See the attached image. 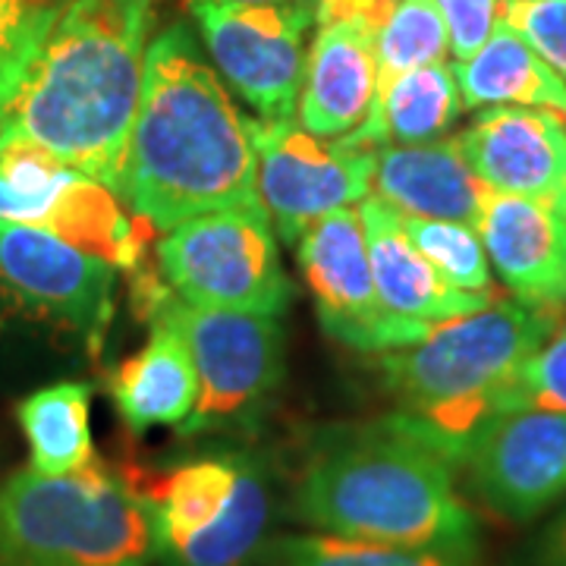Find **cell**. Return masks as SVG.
<instances>
[{
  "instance_id": "6da1fadb",
  "label": "cell",
  "mask_w": 566,
  "mask_h": 566,
  "mask_svg": "<svg viewBox=\"0 0 566 566\" xmlns=\"http://www.w3.org/2000/svg\"><path fill=\"white\" fill-rule=\"evenodd\" d=\"M114 192L155 233L221 208H264L252 120L182 22L158 32L145 51L139 107Z\"/></svg>"
},
{
  "instance_id": "7a4b0ae2",
  "label": "cell",
  "mask_w": 566,
  "mask_h": 566,
  "mask_svg": "<svg viewBox=\"0 0 566 566\" xmlns=\"http://www.w3.org/2000/svg\"><path fill=\"white\" fill-rule=\"evenodd\" d=\"M161 0H63L0 107V129L117 189Z\"/></svg>"
},
{
  "instance_id": "3957f363",
  "label": "cell",
  "mask_w": 566,
  "mask_h": 566,
  "mask_svg": "<svg viewBox=\"0 0 566 566\" xmlns=\"http://www.w3.org/2000/svg\"><path fill=\"white\" fill-rule=\"evenodd\" d=\"M457 472L409 412L331 428L312 441L290 516L322 535L479 557L482 528Z\"/></svg>"
},
{
  "instance_id": "277c9868",
  "label": "cell",
  "mask_w": 566,
  "mask_h": 566,
  "mask_svg": "<svg viewBox=\"0 0 566 566\" xmlns=\"http://www.w3.org/2000/svg\"><path fill=\"white\" fill-rule=\"evenodd\" d=\"M554 331L557 312L501 300L434 324L424 340L385 356L381 371L403 412L460 469L469 438L494 412H504L523 363Z\"/></svg>"
},
{
  "instance_id": "5b68a950",
  "label": "cell",
  "mask_w": 566,
  "mask_h": 566,
  "mask_svg": "<svg viewBox=\"0 0 566 566\" xmlns=\"http://www.w3.org/2000/svg\"><path fill=\"white\" fill-rule=\"evenodd\" d=\"M155 526L129 475L102 460L0 482V566H151Z\"/></svg>"
},
{
  "instance_id": "8992f818",
  "label": "cell",
  "mask_w": 566,
  "mask_h": 566,
  "mask_svg": "<svg viewBox=\"0 0 566 566\" xmlns=\"http://www.w3.org/2000/svg\"><path fill=\"white\" fill-rule=\"evenodd\" d=\"M158 268L180 300L202 308L281 318L293 296L264 208H221L177 223L158 243Z\"/></svg>"
},
{
  "instance_id": "52a82bcc",
  "label": "cell",
  "mask_w": 566,
  "mask_h": 566,
  "mask_svg": "<svg viewBox=\"0 0 566 566\" xmlns=\"http://www.w3.org/2000/svg\"><path fill=\"white\" fill-rule=\"evenodd\" d=\"M158 315L180 331L199 375V403L180 424L182 438L249 422L283 375L281 318L202 308L180 300L174 290L151 318Z\"/></svg>"
},
{
  "instance_id": "ba28073f",
  "label": "cell",
  "mask_w": 566,
  "mask_h": 566,
  "mask_svg": "<svg viewBox=\"0 0 566 566\" xmlns=\"http://www.w3.org/2000/svg\"><path fill=\"white\" fill-rule=\"evenodd\" d=\"M189 10L223 82L262 120H293L315 7L192 0Z\"/></svg>"
},
{
  "instance_id": "9c48e42d",
  "label": "cell",
  "mask_w": 566,
  "mask_h": 566,
  "mask_svg": "<svg viewBox=\"0 0 566 566\" xmlns=\"http://www.w3.org/2000/svg\"><path fill=\"white\" fill-rule=\"evenodd\" d=\"M252 145L259 199L286 245L324 214L365 202L375 186L378 148L322 139L293 120H252Z\"/></svg>"
},
{
  "instance_id": "30bf717a",
  "label": "cell",
  "mask_w": 566,
  "mask_h": 566,
  "mask_svg": "<svg viewBox=\"0 0 566 566\" xmlns=\"http://www.w3.org/2000/svg\"><path fill=\"white\" fill-rule=\"evenodd\" d=\"M296 262L315 296L322 327L349 349L390 353L416 346L434 324L394 315L375 286L359 205L324 214L296 240Z\"/></svg>"
},
{
  "instance_id": "8fae6325",
  "label": "cell",
  "mask_w": 566,
  "mask_h": 566,
  "mask_svg": "<svg viewBox=\"0 0 566 566\" xmlns=\"http://www.w3.org/2000/svg\"><path fill=\"white\" fill-rule=\"evenodd\" d=\"M460 472L475 501L510 523H532L566 501V412H494L469 438Z\"/></svg>"
},
{
  "instance_id": "7c38bea8",
  "label": "cell",
  "mask_w": 566,
  "mask_h": 566,
  "mask_svg": "<svg viewBox=\"0 0 566 566\" xmlns=\"http://www.w3.org/2000/svg\"><path fill=\"white\" fill-rule=\"evenodd\" d=\"M0 286L35 318L102 349L114 318V264L48 230L0 221Z\"/></svg>"
},
{
  "instance_id": "4fadbf2b",
  "label": "cell",
  "mask_w": 566,
  "mask_h": 566,
  "mask_svg": "<svg viewBox=\"0 0 566 566\" xmlns=\"http://www.w3.org/2000/svg\"><path fill=\"white\" fill-rule=\"evenodd\" d=\"M394 0H318V35L305 57L300 126L322 139L359 129L378 92V35Z\"/></svg>"
},
{
  "instance_id": "5bb4252c",
  "label": "cell",
  "mask_w": 566,
  "mask_h": 566,
  "mask_svg": "<svg viewBox=\"0 0 566 566\" xmlns=\"http://www.w3.org/2000/svg\"><path fill=\"white\" fill-rule=\"evenodd\" d=\"M460 139L488 189L547 205L566 218V120L545 107H485Z\"/></svg>"
},
{
  "instance_id": "9a60e30c",
  "label": "cell",
  "mask_w": 566,
  "mask_h": 566,
  "mask_svg": "<svg viewBox=\"0 0 566 566\" xmlns=\"http://www.w3.org/2000/svg\"><path fill=\"white\" fill-rule=\"evenodd\" d=\"M479 237L513 300L560 312L566 305V218L547 205L494 192Z\"/></svg>"
},
{
  "instance_id": "2e32d148",
  "label": "cell",
  "mask_w": 566,
  "mask_h": 566,
  "mask_svg": "<svg viewBox=\"0 0 566 566\" xmlns=\"http://www.w3.org/2000/svg\"><path fill=\"white\" fill-rule=\"evenodd\" d=\"M359 218L378 296L394 315L424 324H444L475 315L494 303V293L460 290L447 281L412 245L397 211L385 199L368 196L365 202H359Z\"/></svg>"
},
{
  "instance_id": "e0dca14e",
  "label": "cell",
  "mask_w": 566,
  "mask_h": 566,
  "mask_svg": "<svg viewBox=\"0 0 566 566\" xmlns=\"http://www.w3.org/2000/svg\"><path fill=\"white\" fill-rule=\"evenodd\" d=\"M375 192L403 214L465 227H479L491 196V189L465 164L460 139L381 145Z\"/></svg>"
},
{
  "instance_id": "ac0fdd59",
  "label": "cell",
  "mask_w": 566,
  "mask_h": 566,
  "mask_svg": "<svg viewBox=\"0 0 566 566\" xmlns=\"http://www.w3.org/2000/svg\"><path fill=\"white\" fill-rule=\"evenodd\" d=\"M111 400L133 434L180 428L199 403V375L180 331L167 318L148 322V344L111 375Z\"/></svg>"
},
{
  "instance_id": "d6986e66",
  "label": "cell",
  "mask_w": 566,
  "mask_h": 566,
  "mask_svg": "<svg viewBox=\"0 0 566 566\" xmlns=\"http://www.w3.org/2000/svg\"><path fill=\"white\" fill-rule=\"evenodd\" d=\"M240 479V453H208L170 465L151 479L129 475L148 504L158 557L214 526L230 506Z\"/></svg>"
},
{
  "instance_id": "ffe728a7",
  "label": "cell",
  "mask_w": 566,
  "mask_h": 566,
  "mask_svg": "<svg viewBox=\"0 0 566 566\" xmlns=\"http://www.w3.org/2000/svg\"><path fill=\"white\" fill-rule=\"evenodd\" d=\"M463 107H545L566 120V80L504 20L469 57L453 63Z\"/></svg>"
},
{
  "instance_id": "44dd1931",
  "label": "cell",
  "mask_w": 566,
  "mask_h": 566,
  "mask_svg": "<svg viewBox=\"0 0 566 566\" xmlns=\"http://www.w3.org/2000/svg\"><path fill=\"white\" fill-rule=\"evenodd\" d=\"M277 516V488L262 457L240 453V479L230 506L214 526L158 560L164 566H264L271 526Z\"/></svg>"
},
{
  "instance_id": "7402d4cb",
  "label": "cell",
  "mask_w": 566,
  "mask_h": 566,
  "mask_svg": "<svg viewBox=\"0 0 566 566\" xmlns=\"http://www.w3.org/2000/svg\"><path fill=\"white\" fill-rule=\"evenodd\" d=\"M460 114L463 98L453 70L444 63H431L390 82L385 95L371 104L363 126L340 139L368 148H381L387 142L424 145L447 136V129L460 120Z\"/></svg>"
},
{
  "instance_id": "603a6c76",
  "label": "cell",
  "mask_w": 566,
  "mask_h": 566,
  "mask_svg": "<svg viewBox=\"0 0 566 566\" xmlns=\"http://www.w3.org/2000/svg\"><path fill=\"white\" fill-rule=\"evenodd\" d=\"M17 422L29 447V469L39 475H70L92 465V387L57 381L39 387L17 403Z\"/></svg>"
},
{
  "instance_id": "cb8c5ba5",
  "label": "cell",
  "mask_w": 566,
  "mask_h": 566,
  "mask_svg": "<svg viewBox=\"0 0 566 566\" xmlns=\"http://www.w3.org/2000/svg\"><path fill=\"white\" fill-rule=\"evenodd\" d=\"M76 174L41 142L0 129V221L48 230Z\"/></svg>"
},
{
  "instance_id": "d4e9b609",
  "label": "cell",
  "mask_w": 566,
  "mask_h": 566,
  "mask_svg": "<svg viewBox=\"0 0 566 566\" xmlns=\"http://www.w3.org/2000/svg\"><path fill=\"white\" fill-rule=\"evenodd\" d=\"M479 557L428 547L375 545L322 532L281 535L268 547V566H479Z\"/></svg>"
},
{
  "instance_id": "484cf974",
  "label": "cell",
  "mask_w": 566,
  "mask_h": 566,
  "mask_svg": "<svg viewBox=\"0 0 566 566\" xmlns=\"http://www.w3.org/2000/svg\"><path fill=\"white\" fill-rule=\"evenodd\" d=\"M450 51L444 13L434 0H394V10L378 35V92L375 102L390 88V82L409 70L444 63Z\"/></svg>"
},
{
  "instance_id": "4316f807",
  "label": "cell",
  "mask_w": 566,
  "mask_h": 566,
  "mask_svg": "<svg viewBox=\"0 0 566 566\" xmlns=\"http://www.w3.org/2000/svg\"><path fill=\"white\" fill-rule=\"evenodd\" d=\"M394 208V205H390ZM397 211V208H394ZM403 223L406 237L422 252L428 262L434 264L447 281L460 290H475V293H491V268H488V252L475 227L453 221H428V218H412L397 211Z\"/></svg>"
},
{
  "instance_id": "83f0119b",
  "label": "cell",
  "mask_w": 566,
  "mask_h": 566,
  "mask_svg": "<svg viewBox=\"0 0 566 566\" xmlns=\"http://www.w3.org/2000/svg\"><path fill=\"white\" fill-rule=\"evenodd\" d=\"M63 0H0V107Z\"/></svg>"
},
{
  "instance_id": "f1b7e54d",
  "label": "cell",
  "mask_w": 566,
  "mask_h": 566,
  "mask_svg": "<svg viewBox=\"0 0 566 566\" xmlns=\"http://www.w3.org/2000/svg\"><path fill=\"white\" fill-rule=\"evenodd\" d=\"M520 406L566 412V327L554 331L520 368L506 409Z\"/></svg>"
},
{
  "instance_id": "f546056e",
  "label": "cell",
  "mask_w": 566,
  "mask_h": 566,
  "mask_svg": "<svg viewBox=\"0 0 566 566\" xmlns=\"http://www.w3.org/2000/svg\"><path fill=\"white\" fill-rule=\"evenodd\" d=\"M501 20L566 80V0H504Z\"/></svg>"
},
{
  "instance_id": "4dcf8cb0",
  "label": "cell",
  "mask_w": 566,
  "mask_h": 566,
  "mask_svg": "<svg viewBox=\"0 0 566 566\" xmlns=\"http://www.w3.org/2000/svg\"><path fill=\"white\" fill-rule=\"evenodd\" d=\"M441 7L450 32V51L457 63L469 61L501 22L504 0H434Z\"/></svg>"
},
{
  "instance_id": "1f68e13d",
  "label": "cell",
  "mask_w": 566,
  "mask_h": 566,
  "mask_svg": "<svg viewBox=\"0 0 566 566\" xmlns=\"http://www.w3.org/2000/svg\"><path fill=\"white\" fill-rule=\"evenodd\" d=\"M520 566H566V510L532 538Z\"/></svg>"
},
{
  "instance_id": "d6a6232c",
  "label": "cell",
  "mask_w": 566,
  "mask_h": 566,
  "mask_svg": "<svg viewBox=\"0 0 566 566\" xmlns=\"http://www.w3.org/2000/svg\"><path fill=\"white\" fill-rule=\"evenodd\" d=\"M237 3H318V0H237Z\"/></svg>"
}]
</instances>
